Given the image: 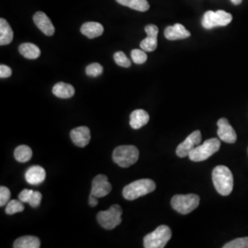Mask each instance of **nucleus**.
<instances>
[{"label": "nucleus", "instance_id": "1", "mask_svg": "<svg viewBox=\"0 0 248 248\" xmlns=\"http://www.w3.org/2000/svg\"><path fill=\"white\" fill-rule=\"evenodd\" d=\"M213 182L217 192L222 196L230 195L233 188V177L225 166H217L213 171Z\"/></svg>", "mask_w": 248, "mask_h": 248}, {"label": "nucleus", "instance_id": "2", "mask_svg": "<svg viewBox=\"0 0 248 248\" xmlns=\"http://www.w3.org/2000/svg\"><path fill=\"white\" fill-rule=\"evenodd\" d=\"M155 187L156 185L153 180L148 178L139 179L124 186L123 195L124 199L127 201H134L140 197L147 195L153 192L155 189Z\"/></svg>", "mask_w": 248, "mask_h": 248}, {"label": "nucleus", "instance_id": "3", "mask_svg": "<svg viewBox=\"0 0 248 248\" xmlns=\"http://www.w3.org/2000/svg\"><path fill=\"white\" fill-rule=\"evenodd\" d=\"M172 237V232L168 225H160L155 230L148 233L143 238L145 248H163L167 246Z\"/></svg>", "mask_w": 248, "mask_h": 248}, {"label": "nucleus", "instance_id": "4", "mask_svg": "<svg viewBox=\"0 0 248 248\" xmlns=\"http://www.w3.org/2000/svg\"><path fill=\"white\" fill-rule=\"evenodd\" d=\"M112 158L118 166L129 168L138 161L139 150L133 145H121L113 151Z\"/></svg>", "mask_w": 248, "mask_h": 248}, {"label": "nucleus", "instance_id": "5", "mask_svg": "<svg viewBox=\"0 0 248 248\" xmlns=\"http://www.w3.org/2000/svg\"><path fill=\"white\" fill-rule=\"evenodd\" d=\"M221 142L217 138L206 140L202 144L196 146L188 155L189 159L193 162H202L210 158L215 153L220 150Z\"/></svg>", "mask_w": 248, "mask_h": 248}, {"label": "nucleus", "instance_id": "6", "mask_svg": "<svg viewBox=\"0 0 248 248\" xmlns=\"http://www.w3.org/2000/svg\"><path fill=\"white\" fill-rule=\"evenodd\" d=\"M123 210L120 205L114 204L108 210L99 212L97 215L98 223L106 230H112L122 223Z\"/></svg>", "mask_w": 248, "mask_h": 248}, {"label": "nucleus", "instance_id": "7", "mask_svg": "<svg viewBox=\"0 0 248 248\" xmlns=\"http://www.w3.org/2000/svg\"><path fill=\"white\" fill-rule=\"evenodd\" d=\"M200 204V197L196 194L175 195L171 200L172 208L180 214H187L193 212Z\"/></svg>", "mask_w": 248, "mask_h": 248}, {"label": "nucleus", "instance_id": "8", "mask_svg": "<svg viewBox=\"0 0 248 248\" xmlns=\"http://www.w3.org/2000/svg\"><path fill=\"white\" fill-rule=\"evenodd\" d=\"M232 19V16L230 13L224 10H218V11H207L204 14L202 18V26L210 30L214 27L226 26L230 24Z\"/></svg>", "mask_w": 248, "mask_h": 248}, {"label": "nucleus", "instance_id": "9", "mask_svg": "<svg viewBox=\"0 0 248 248\" xmlns=\"http://www.w3.org/2000/svg\"><path fill=\"white\" fill-rule=\"evenodd\" d=\"M202 142V133L201 131H195L191 134H189L184 142H181L178 144L176 150L178 157H186L188 156L189 153L195 148L196 146L200 145Z\"/></svg>", "mask_w": 248, "mask_h": 248}, {"label": "nucleus", "instance_id": "10", "mask_svg": "<svg viewBox=\"0 0 248 248\" xmlns=\"http://www.w3.org/2000/svg\"><path fill=\"white\" fill-rule=\"evenodd\" d=\"M112 189L111 184L108 182V179L105 175H98L94 177L92 181L91 194L97 198H103L108 195Z\"/></svg>", "mask_w": 248, "mask_h": 248}, {"label": "nucleus", "instance_id": "11", "mask_svg": "<svg viewBox=\"0 0 248 248\" xmlns=\"http://www.w3.org/2000/svg\"><path fill=\"white\" fill-rule=\"evenodd\" d=\"M217 126H218L217 133L219 138L222 141L228 143H234L236 142V139H237L236 133L226 118H221L217 122Z\"/></svg>", "mask_w": 248, "mask_h": 248}, {"label": "nucleus", "instance_id": "12", "mask_svg": "<svg viewBox=\"0 0 248 248\" xmlns=\"http://www.w3.org/2000/svg\"><path fill=\"white\" fill-rule=\"evenodd\" d=\"M147 37L142 40L140 44L141 49L145 52H154L157 47V36H158V27L155 25H147L144 28Z\"/></svg>", "mask_w": 248, "mask_h": 248}, {"label": "nucleus", "instance_id": "13", "mask_svg": "<svg viewBox=\"0 0 248 248\" xmlns=\"http://www.w3.org/2000/svg\"><path fill=\"white\" fill-rule=\"evenodd\" d=\"M73 142L78 147H85L90 142V130L86 126H80L73 129L70 133Z\"/></svg>", "mask_w": 248, "mask_h": 248}, {"label": "nucleus", "instance_id": "14", "mask_svg": "<svg viewBox=\"0 0 248 248\" xmlns=\"http://www.w3.org/2000/svg\"><path fill=\"white\" fill-rule=\"evenodd\" d=\"M33 21L36 26L38 27L39 30H41V31H43L45 35H53L55 29L51 19L48 18V16L45 13L42 11L36 12L35 15L33 16Z\"/></svg>", "mask_w": 248, "mask_h": 248}, {"label": "nucleus", "instance_id": "15", "mask_svg": "<svg viewBox=\"0 0 248 248\" xmlns=\"http://www.w3.org/2000/svg\"><path fill=\"white\" fill-rule=\"evenodd\" d=\"M46 172L45 169L40 166H32L28 169L25 173L26 181L33 186L40 185L45 181Z\"/></svg>", "mask_w": 248, "mask_h": 248}, {"label": "nucleus", "instance_id": "16", "mask_svg": "<svg viewBox=\"0 0 248 248\" xmlns=\"http://www.w3.org/2000/svg\"><path fill=\"white\" fill-rule=\"evenodd\" d=\"M190 36V32L182 24L177 23L174 26H169L165 30V37L170 41L183 40Z\"/></svg>", "mask_w": 248, "mask_h": 248}, {"label": "nucleus", "instance_id": "17", "mask_svg": "<svg viewBox=\"0 0 248 248\" xmlns=\"http://www.w3.org/2000/svg\"><path fill=\"white\" fill-rule=\"evenodd\" d=\"M149 114L143 109H136L130 116V125L134 130H138L148 124Z\"/></svg>", "mask_w": 248, "mask_h": 248}, {"label": "nucleus", "instance_id": "18", "mask_svg": "<svg viewBox=\"0 0 248 248\" xmlns=\"http://www.w3.org/2000/svg\"><path fill=\"white\" fill-rule=\"evenodd\" d=\"M80 31L83 35L88 37L89 39H94L102 35L104 31V28L98 22L89 21V22L84 23L81 27Z\"/></svg>", "mask_w": 248, "mask_h": 248}, {"label": "nucleus", "instance_id": "19", "mask_svg": "<svg viewBox=\"0 0 248 248\" xmlns=\"http://www.w3.org/2000/svg\"><path fill=\"white\" fill-rule=\"evenodd\" d=\"M53 93L57 98H70L75 95V89L70 84L59 82L53 86Z\"/></svg>", "mask_w": 248, "mask_h": 248}, {"label": "nucleus", "instance_id": "20", "mask_svg": "<svg viewBox=\"0 0 248 248\" xmlns=\"http://www.w3.org/2000/svg\"><path fill=\"white\" fill-rule=\"evenodd\" d=\"M13 31L5 18L0 19V45H8L13 41Z\"/></svg>", "mask_w": 248, "mask_h": 248}, {"label": "nucleus", "instance_id": "21", "mask_svg": "<svg viewBox=\"0 0 248 248\" xmlns=\"http://www.w3.org/2000/svg\"><path fill=\"white\" fill-rule=\"evenodd\" d=\"M18 52L19 53L24 56L27 59H31V60H34L40 57L41 55V50L37 45L33 44H22L18 47Z\"/></svg>", "mask_w": 248, "mask_h": 248}, {"label": "nucleus", "instance_id": "22", "mask_svg": "<svg viewBox=\"0 0 248 248\" xmlns=\"http://www.w3.org/2000/svg\"><path fill=\"white\" fill-rule=\"evenodd\" d=\"M41 247V241L31 235L21 236L14 242L13 248H39Z\"/></svg>", "mask_w": 248, "mask_h": 248}, {"label": "nucleus", "instance_id": "23", "mask_svg": "<svg viewBox=\"0 0 248 248\" xmlns=\"http://www.w3.org/2000/svg\"><path fill=\"white\" fill-rule=\"evenodd\" d=\"M116 1L123 6L128 7L130 9H134L137 11H141V12L147 11L150 8L147 0H116Z\"/></svg>", "mask_w": 248, "mask_h": 248}, {"label": "nucleus", "instance_id": "24", "mask_svg": "<svg viewBox=\"0 0 248 248\" xmlns=\"http://www.w3.org/2000/svg\"><path fill=\"white\" fill-rule=\"evenodd\" d=\"M32 156V151L28 145H19L14 151V157L19 163H26Z\"/></svg>", "mask_w": 248, "mask_h": 248}, {"label": "nucleus", "instance_id": "25", "mask_svg": "<svg viewBox=\"0 0 248 248\" xmlns=\"http://www.w3.org/2000/svg\"><path fill=\"white\" fill-rule=\"evenodd\" d=\"M24 202L21 201H17V200H11L9 201V203L7 204L6 207V213L9 215H13L15 213H21L24 211Z\"/></svg>", "mask_w": 248, "mask_h": 248}, {"label": "nucleus", "instance_id": "26", "mask_svg": "<svg viewBox=\"0 0 248 248\" xmlns=\"http://www.w3.org/2000/svg\"><path fill=\"white\" fill-rule=\"evenodd\" d=\"M223 248H248V237H242L226 243Z\"/></svg>", "mask_w": 248, "mask_h": 248}, {"label": "nucleus", "instance_id": "27", "mask_svg": "<svg viewBox=\"0 0 248 248\" xmlns=\"http://www.w3.org/2000/svg\"><path fill=\"white\" fill-rule=\"evenodd\" d=\"M103 72V67L101 64H99L98 62H93L91 64H89L86 68V73L89 77L92 78H96L102 74Z\"/></svg>", "mask_w": 248, "mask_h": 248}, {"label": "nucleus", "instance_id": "28", "mask_svg": "<svg viewBox=\"0 0 248 248\" xmlns=\"http://www.w3.org/2000/svg\"><path fill=\"white\" fill-rule=\"evenodd\" d=\"M131 56H132L133 62L137 63V64L144 63L147 60V54L145 53V51H143V50L134 49L131 53Z\"/></svg>", "mask_w": 248, "mask_h": 248}, {"label": "nucleus", "instance_id": "29", "mask_svg": "<svg viewBox=\"0 0 248 248\" xmlns=\"http://www.w3.org/2000/svg\"><path fill=\"white\" fill-rule=\"evenodd\" d=\"M114 61L116 63L122 67H125V68H128L131 66L132 62L128 59V57L125 55V53L124 52H117L114 53Z\"/></svg>", "mask_w": 248, "mask_h": 248}, {"label": "nucleus", "instance_id": "30", "mask_svg": "<svg viewBox=\"0 0 248 248\" xmlns=\"http://www.w3.org/2000/svg\"><path fill=\"white\" fill-rule=\"evenodd\" d=\"M10 195H11V193H10V190L8 187L4 186L0 187V206L1 207L9 203Z\"/></svg>", "mask_w": 248, "mask_h": 248}, {"label": "nucleus", "instance_id": "31", "mask_svg": "<svg viewBox=\"0 0 248 248\" xmlns=\"http://www.w3.org/2000/svg\"><path fill=\"white\" fill-rule=\"evenodd\" d=\"M42 199H43V195L39 191H33L28 203L31 205V208H38L41 205Z\"/></svg>", "mask_w": 248, "mask_h": 248}, {"label": "nucleus", "instance_id": "32", "mask_svg": "<svg viewBox=\"0 0 248 248\" xmlns=\"http://www.w3.org/2000/svg\"><path fill=\"white\" fill-rule=\"evenodd\" d=\"M32 192H33V190H31V189H23V190L18 194V200L21 201L22 202H27V203H28L29 201H30V199H31V197Z\"/></svg>", "mask_w": 248, "mask_h": 248}, {"label": "nucleus", "instance_id": "33", "mask_svg": "<svg viewBox=\"0 0 248 248\" xmlns=\"http://www.w3.org/2000/svg\"><path fill=\"white\" fill-rule=\"evenodd\" d=\"M12 75V70L9 68L8 65L1 64L0 65V78H7Z\"/></svg>", "mask_w": 248, "mask_h": 248}, {"label": "nucleus", "instance_id": "34", "mask_svg": "<svg viewBox=\"0 0 248 248\" xmlns=\"http://www.w3.org/2000/svg\"><path fill=\"white\" fill-rule=\"evenodd\" d=\"M98 198H97L96 196L90 193V195H89V205L91 207H96L98 203Z\"/></svg>", "mask_w": 248, "mask_h": 248}, {"label": "nucleus", "instance_id": "35", "mask_svg": "<svg viewBox=\"0 0 248 248\" xmlns=\"http://www.w3.org/2000/svg\"><path fill=\"white\" fill-rule=\"evenodd\" d=\"M231 1H232V3L234 4V5H240V4L242 3V0H231Z\"/></svg>", "mask_w": 248, "mask_h": 248}]
</instances>
